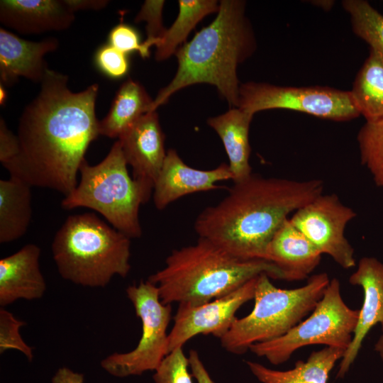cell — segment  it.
<instances>
[{"label":"cell","instance_id":"obj_1","mask_svg":"<svg viewBox=\"0 0 383 383\" xmlns=\"http://www.w3.org/2000/svg\"><path fill=\"white\" fill-rule=\"evenodd\" d=\"M99 85L74 92L68 77L48 70L38 95L18 122L17 155L4 167L29 186L70 194L89 145L99 135L95 112Z\"/></svg>","mask_w":383,"mask_h":383},{"label":"cell","instance_id":"obj_2","mask_svg":"<svg viewBox=\"0 0 383 383\" xmlns=\"http://www.w3.org/2000/svg\"><path fill=\"white\" fill-rule=\"evenodd\" d=\"M323 180H294L252 174L196 217L199 238L241 259H263L272 237L294 213L323 193Z\"/></svg>","mask_w":383,"mask_h":383},{"label":"cell","instance_id":"obj_3","mask_svg":"<svg viewBox=\"0 0 383 383\" xmlns=\"http://www.w3.org/2000/svg\"><path fill=\"white\" fill-rule=\"evenodd\" d=\"M245 1L222 0L214 20L180 46L178 67L172 81L158 92L151 111L165 104L179 90L196 84L215 86L231 106L237 108L240 83L237 68L256 49Z\"/></svg>","mask_w":383,"mask_h":383},{"label":"cell","instance_id":"obj_4","mask_svg":"<svg viewBox=\"0 0 383 383\" xmlns=\"http://www.w3.org/2000/svg\"><path fill=\"white\" fill-rule=\"evenodd\" d=\"M262 274L287 280L272 262L241 259L199 238L194 245L172 250L165 267L148 280L157 286L164 304L197 306L226 295Z\"/></svg>","mask_w":383,"mask_h":383},{"label":"cell","instance_id":"obj_5","mask_svg":"<svg viewBox=\"0 0 383 383\" xmlns=\"http://www.w3.org/2000/svg\"><path fill=\"white\" fill-rule=\"evenodd\" d=\"M52 252L61 277L76 284L104 287L131 270V238L94 213L68 216L56 233Z\"/></svg>","mask_w":383,"mask_h":383},{"label":"cell","instance_id":"obj_6","mask_svg":"<svg viewBox=\"0 0 383 383\" xmlns=\"http://www.w3.org/2000/svg\"><path fill=\"white\" fill-rule=\"evenodd\" d=\"M270 279L266 274L258 276L253 309L236 318L220 338L226 351L243 354L254 344L282 336L313 311L330 282L326 273H319L302 287L285 289L275 287Z\"/></svg>","mask_w":383,"mask_h":383},{"label":"cell","instance_id":"obj_7","mask_svg":"<svg viewBox=\"0 0 383 383\" xmlns=\"http://www.w3.org/2000/svg\"><path fill=\"white\" fill-rule=\"evenodd\" d=\"M127 165L118 140L97 165H90L85 160L79 168L80 180L62 199V208L93 209L128 238H140V206L152 194L130 176Z\"/></svg>","mask_w":383,"mask_h":383},{"label":"cell","instance_id":"obj_8","mask_svg":"<svg viewBox=\"0 0 383 383\" xmlns=\"http://www.w3.org/2000/svg\"><path fill=\"white\" fill-rule=\"evenodd\" d=\"M358 316L359 310L350 309L344 302L340 282L333 278L306 320L279 338L252 345L249 350L274 365L284 363L296 350L311 345L321 344L345 351L351 343Z\"/></svg>","mask_w":383,"mask_h":383},{"label":"cell","instance_id":"obj_9","mask_svg":"<svg viewBox=\"0 0 383 383\" xmlns=\"http://www.w3.org/2000/svg\"><path fill=\"white\" fill-rule=\"evenodd\" d=\"M126 294L141 321L142 335L133 350L115 353L101 360V367L116 377L155 371L169 353L167 330L172 316L171 304L161 301L157 286L148 280L129 286Z\"/></svg>","mask_w":383,"mask_h":383},{"label":"cell","instance_id":"obj_10","mask_svg":"<svg viewBox=\"0 0 383 383\" xmlns=\"http://www.w3.org/2000/svg\"><path fill=\"white\" fill-rule=\"evenodd\" d=\"M237 108L252 115L264 110L284 109L335 121H350L360 116L350 91L255 82L240 84Z\"/></svg>","mask_w":383,"mask_h":383},{"label":"cell","instance_id":"obj_11","mask_svg":"<svg viewBox=\"0 0 383 383\" xmlns=\"http://www.w3.org/2000/svg\"><path fill=\"white\" fill-rule=\"evenodd\" d=\"M355 211L334 194L323 193L304 206L289 218L321 254H326L340 267L355 266L354 249L345 235Z\"/></svg>","mask_w":383,"mask_h":383},{"label":"cell","instance_id":"obj_12","mask_svg":"<svg viewBox=\"0 0 383 383\" xmlns=\"http://www.w3.org/2000/svg\"><path fill=\"white\" fill-rule=\"evenodd\" d=\"M257 277L207 303L197 306L179 304L174 326L168 335V352L182 348L189 340L200 334H211L219 339L223 337L236 318L240 307L253 299Z\"/></svg>","mask_w":383,"mask_h":383},{"label":"cell","instance_id":"obj_13","mask_svg":"<svg viewBox=\"0 0 383 383\" xmlns=\"http://www.w3.org/2000/svg\"><path fill=\"white\" fill-rule=\"evenodd\" d=\"M133 179L152 194L167 152L165 135L156 111L140 117L118 138Z\"/></svg>","mask_w":383,"mask_h":383},{"label":"cell","instance_id":"obj_14","mask_svg":"<svg viewBox=\"0 0 383 383\" xmlns=\"http://www.w3.org/2000/svg\"><path fill=\"white\" fill-rule=\"evenodd\" d=\"M233 179L228 164L209 170H197L184 163L175 150L170 149L155 182V206L162 210L184 196L218 189V182Z\"/></svg>","mask_w":383,"mask_h":383},{"label":"cell","instance_id":"obj_15","mask_svg":"<svg viewBox=\"0 0 383 383\" xmlns=\"http://www.w3.org/2000/svg\"><path fill=\"white\" fill-rule=\"evenodd\" d=\"M349 282L362 288L364 299L351 343L340 360L337 378L345 376L372 327L383 323V262L371 257L361 258Z\"/></svg>","mask_w":383,"mask_h":383},{"label":"cell","instance_id":"obj_16","mask_svg":"<svg viewBox=\"0 0 383 383\" xmlns=\"http://www.w3.org/2000/svg\"><path fill=\"white\" fill-rule=\"evenodd\" d=\"M58 46L59 42L55 38L30 41L1 28V84L12 86L21 77L41 83L49 70L45 56Z\"/></svg>","mask_w":383,"mask_h":383},{"label":"cell","instance_id":"obj_17","mask_svg":"<svg viewBox=\"0 0 383 383\" xmlns=\"http://www.w3.org/2000/svg\"><path fill=\"white\" fill-rule=\"evenodd\" d=\"M74 12L65 1L1 0V23L21 34H39L69 28Z\"/></svg>","mask_w":383,"mask_h":383},{"label":"cell","instance_id":"obj_18","mask_svg":"<svg viewBox=\"0 0 383 383\" xmlns=\"http://www.w3.org/2000/svg\"><path fill=\"white\" fill-rule=\"evenodd\" d=\"M40 249L35 244L24 245L16 252L0 260V306L18 299L41 298L46 289L39 264Z\"/></svg>","mask_w":383,"mask_h":383},{"label":"cell","instance_id":"obj_19","mask_svg":"<svg viewBox=\"0 0 383 383\" xmlns=\"http://www.w3.org/2000/svg\"><path fill=\"white\" fill-rule=\"evenodd\" d=\"M321 253L287 219L270 240L265 259L281 269L288 281L306 278L318 265Z\"/></svg>","mask_w":383,"mask_h":383},{"label":"cell","instance_id":"obj_20","mask_svg":"<svg viewBox=\"0 0 383 383\" xmlns=\"http://www.w3.org/2000/svg\"><path fill=\"white\" fill-rule=\"evenodd\" d=\"M253 116L239 108H232L207 120V124L223 142L233 182H240L252 174L250 165L249 130Z\"/></svg>","mask_w":383,"mask_h":383},{"label":"cell","instance_id":"obj_21","mask_svg":"<svg viewBox=\"0 0 383 383\" xmlns=\"http://www.w3.org/2000/svg\"><path fill=\"white\" fill-rule=\"evenodd\" d=\"M344 353L342 349L326 346L312 352L307 360H299L286 371L272 370L256 362L246 361V364L261 383H327L330 372Z\"/></svg>","mask_w":383,"mask_h":383},{"label":"cell","instance_id":"obj_22","mask_svg":"<svg viewBox=\"0 0 383 383\" xmlns=\"http://www.w3.org/2000/svg\"><path fill=\"white\" fill-rule=\"evenodd\" d=\"M153 100L140 83L128 79L118 89L107 115L99 121V135L118 138L140 117L151 111Z\"/></svg>","mask_w":383,"mask_h":383},{"label":"cell","instance_id":"obj_23","mask_svg":"<svg viewBox=\"0 0 383 383\" xmlns=\"http://www.w3.org/2000/svg\"><path fill=\"white\" fill-rule=\"evenodd\" d=\"M31 187L10 177L0 180V243H10L27 231L32 217Z\"/></svg>","mask_w":383,"mask_h":383},{"label":"cell","instance_id":"obj_24","mask_svg":"<svg viewBox=\"0 0 383 383\" xmlns=\"http://www.w3.org/2000/svg\"><path fill=\"white\" fill-rule=\"evenodd\" d=\"M350 92L366 121L383 118V56L380 53L370 49Z\"/></svg>","mask_w":383,"mask_h":383},{"label":"cell","instance_id":"obj_25","mask_svg":"<svg viewBox=\"0 0 383 383\" xmlns=\"http://www.w3.org/2000/svg\"><path fill=\"white\" fill-rule=\"evenodd\" d=\"M218 9L219 3L215 0L179 1L177 17L156 46L155 60L162 61L176 53L196 25L206 16L217 13Z\"/></svg>","mask_w":383,"mask_h":383},{"label":"cell","instance_id":"obj_26","mask_svg":"<svg viewBox=\"0 0 383 383\" xmlns=\"http://www.w3.org/2000/svg\"><path fill=\"white\" fill-rule=\"evenodd\" d=\"M354 33L383 56V15L365 0H344Z\"/></svg>","mask_w":383,"mask_h":383},{"label":"cell","instance_id":"obj_27","mask_svg":"<svg viewBox=\"0 0 383 383\" xmlns=\"http://www.w3.org/2000/svg\"><path fill=\"white\" fill-rule=\"evenodd\" d=\"M357 140L362 164L376 185L383 188V118L366 121L358 132Z\"/></svg>","mask_w":383,"mask_h":383},{"label":"cell","instance_id":"obj_28","mask_svg":"<svg viewBox=\"0 0 383 383\" xmlns=\"http://www.w3.org/2000/svg\"><path fill=\"white\" fill-rule=\"evenodd\" d=\"M189 367V358L182 348H175L165 357L155 370L154 383H193Z\"/></svg>","mask_w":383,"mask_h":383},{"label":"cell","instance_id":"obj_29","mask_svg":"<svg viewBox=\"0 0 383 383\" xmlns=\"http://www.w3.org/2000/svg\"><path fill=\"white\" fill-rule=\"evenodd\" d=\"M26 322L19 321L14 316L1 308L0 309V353L15 349L21 352L29 361L33 358V348L21 338L19 330Z\"/></svg>","mask_w":383,"mask_h":383},{"label":"cell","instance_id":"obj_30","mask_svg":"<svg viewBox=\"0 0 383 383\" xmlns=\"http://www.w3.org/2000/svg\"><path fill=\"white\" fill-rule=\"evenodd\" d=\"M165 1L146 0L143 4L135 21H145L147 38L143 43L150 49L157 46L161 41L167 29L162 22V10Z\"/></svg>","mask_w":383,"mask_h":383},{"label":"cell","instance_id":"obj_31","mask_svg":"<svg viewBox=\"0 0 383 383\" xmlns=\"http://www.w3.org/2000/svg\"><path fill=\"white\" fill-rule=\"evenodd\" d=\"M95 62L101 71L112 78L122 77L128 71L126 54L110 44L99 48L95 55Z\"/></svg>","mask_w":383,"mask_h":383},{"label":"cell","instance_id":"obj_32","mask_svg":"<svg viewBox=\"0 0 383 383\" xmlns=\"http://www.w3.org/2000/svg\"><path fill=\"white\" fill-rule=\"evenodd\" d=\"M109 44L125 54L138 52L143 58L148 57L150 49L140 42L137 32L130 26L120 23L114 26L109 35Z\"/></svg>","mask_w":383,"mask_h":383},{"label":"cell","instance_id":"obj_33","mask_svg":"<svg viewBox=\"0 0 383 383\" xmlns=\"http://www.w3.org/2000/svg\"><path fill=\"white\" fill-rule=\"evenodd\" d=\"M18 140L8 128L2 117L0 118V162L4 166L11 161L18 154Z\"/></svg>","mask_w":383,"mask_h":383},{"label":"cell","instance_id":"obj_34","mask_svg":"<svg viewBox=\"0 0 383 383\" xmlns=\"http://www.w3.org/2000/svg\"><path fill=\"white\" fill-rule=\"evenodd\" d=\"M188 358L192 375L197 383H214L196 350H190Z\"/></svg>","mask_w":383,"mask_h":383},{"label":"cell","instance_id":"obj_35","mask_svg":"<svg viewBox=\"0 0 383 383\" xmlns=\"http://www.w3.org/2000/svg\"><path fill=\"white\" fill-rule=\"evenodd\" d=\"M68 7L74 13L79 10H100L105 8L106 0H64Z\"/></svg>","mask_w":383,"mask_h":383},{"label":"cell","instance_id":"obj_36","mask_svg":"<svg viewBox=\"0 0 383 383\" xmlns=\"http://www.w3.org/2000/svg\"><path fill=\"white\" fill-rule=\"evenodd\" d=\"M50 383H84V374L63 367L59 368Z\"/></svg>","mask_w":383,"mask_h":383},{"label":"cell","instance_id":"obj_37","mask_svg":"<svg viewBox=\"0 0 383 383\" xmlns=\"http://www.w3.org/2000/svg\"><path fill=\"white\" fill-rule=\"evenodd\" d=\"M311 4L318 6L325 11H329L332 9L333 6L335 4V1L331 0H316L311 1Z\"/></svg>","mask_w":383,"mask_h":383},{"label":"cell","instance_id":"obj_38","mask_svg":"<svg viewBox=\"0 0 383 383\" xmlns=\"http://www.w3.org/2000/svg\"><path fill=\"white\" fill-rule=\"evenodd\" d=\"M374 350L379 354L380 358L383 361V333L377 340L374 345Z\"/></svg>","mask_w":383,"mask_h":383},{"label":"cell","instance_id":"obj_39","mask_svg":"<svg viewBox=\"0 0 383 383\" xmlns=\"http://www.w3.org/2000/svg\"><path fill=\"white\" fill-rule=\"evenodd\" d=\"M1 104H2V101L4 103V101L5 100V92L4 89H2V87L1 86Z\"/></svg>","mask_w":383,"mask_h":383}]
</instances>
